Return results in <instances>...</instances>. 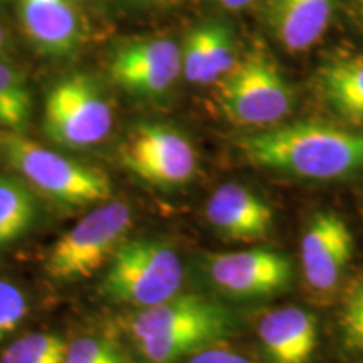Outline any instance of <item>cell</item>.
<instances>
[{
	"label": "cell",
	"mask_w": 363,
	"mask_h": 363,
	"mask_svg": "<svg viewBox=\"0 0 363 363\" xmlns=\"http://www.w3.org/2000/svg\"><path fill=\"white\" fill-rule=\"evenodd\" d=\"M206 216L217 233L244 242L266 238L274 222L269 203L239 184L217 187L208 197Z\"/></svg>",
	"instance_id": "cell-13"
},
{
	"label": "cell",
	"mask_w": 363,
	"mask_h": 363,
	"mask_svg": "<svg viewBox=\"0 0 363 363\" xmlns=\"http://www.w3.org/2000/svg\"><path fill=\"white\" fill-rule=\"evenodd\" d=\"M199 363H251L246 357L227 348H211Z\"/></svg>",
	"instance_id": "cell-25"
},
{
	"label": "cell",
	"mask_w": 363,
	"mask_h": 363,
	"mask_svg": "<svg viewBox=\"0 0 363 363\" xmlns=\"http://www.w3.org/2000/svg\"><path fill=\"white\" fill-rule=\"evenodd\" d=\"M240 150L254 165L301 179L335 180L363 169V133L311 121L244 136Z\"/></svg>",
	"instance_id": "cell-1"
},
{
	"label": "cell",
	"mask_w": 363,
	"mask_h": 363,
	"mask_svg": "<svg viewBox=\"0 0 363 363\" xmlns=\"http://www.w3.org/2000/svg\"><path fill=\"white\" fill-rule=\"evenodd\" d=\"M66 363H130L125 353L110 340L83 337L67 348Z\"/></svg>",
	"instance_id": "cell-21"
},
{
	"label": "cell",
	"mask_w": 363,
	"mask_h": 363,
	"mask_svg": "<svg viewBox=\"0 0 363 363\" xmlns=\"http://www.w3.org/2000/svg\"><path fill=\"white\" fill-rule=\"evenodd\" d=\"M111 128V104L89 76H66L45 96L44 131L61 147H93L103 142Z\"/></svg>",
	"instance_id": "cell-7"
},
{
	"label": "cell",
	"mask_w": 363,
	"mask_h": 363,
	"mask_svg": "<svg viewBox=\"0 0 363 363\" xmlns=\"http://www.w3.org/2000/svg\"><path fill=\"white\" fill-rule=\"evenodd\" d=\"M38 217L39 206L29 185L12 175H0V246L24 238Z\"/></svg>",
	"instance_id": "cell-17"
},
{
	"label": "cell",
	"mask_w": 363,
	"mask_h": 363,
	"mask_svg": "<svg viewBox=\"0 0 363 363\" xmlns=\"http://www.w3.org/2000/svg\"><path fill=\"white\" fill-rule=\"evenodd\" d=\"M254 2L256 0H217V4H220L227 11H240V9H246Z\"/></svg>",
	"instance_id": "cell-26"
},
{
	"label": "cell",
	"mask_w": 363,
	"mask_h": 363,
	"mask_svg": "<svg viewBox=\"0 0 363 363\" xmlns=\"http://www.w3.org/2000/svg\"><path fill=\"white\" fill-rule=\"evenodd\" d=\"M259 338L271 363H308L316 350L318 321L303 308H278L261 318Z\"/></svg>",
	"instance_id": "cell-14"
},
{
	"label": "cell",
	"mask_w": 363,
	"mask_h": 363,
	"mask_svg": "<svg viewBox=\"0 0 363 363\" xmlns=\"http://www.w3.org/2000/svg\"><path fill=\"white\" fill-rule=\"evenodd\" d=\"M0 158L22 180L54 202L89 206L110 201V177L99 169L45 148L22 131L0 130Z\"/></svg>",
	"instance_id": "cell-3"
},
{
	"label": "cell",
	"mask_w": 363,
	"mask_h": 363,
	"mask_svg": "<svg viewBox=\"0 0 363 363\" xmlns=\"http://www.w3.org/2000/svg\"><path fill=\"white\" fill-rule=\"evenodd\" d=\"M125 169L152 185L177 187L192 180L197 157L180 131L160 123L136 125L120 145Z\"/></svg>",
	"instance_id": "cell-8"
},
{
	"label": "cell",
	"mask_w": 363,
	"mask_h": 363,
	"mask_svg": "<svg viewBox=\"0 0 363 363\" xmlns=\"http://www.w3.org/2000/svg\"><path fill=\"white\" fill-rule=\"evenodd\" d=\"M152 2H162V0H152Z\"/></svg>",
	"instance_id": "cell-28"
},
{
	"label": "cell",
	"mask_w": 363,
	"mask_h": 363,
	"mask_svg": "<svg viewBox=\"0 0 363 363\" xmlns=\"http://www.w3.org/2000/svg\"><path fill=\"white\" fill-rule=\"evenodd\" d=\"M184 266L174 247L158 239H126L113 254L101 293L116 305L150 308L179 294Z\"/></svg>",
	"instance_id": "cell-4"
},
{
	"label": "cell",
	"mask_w": 363,
	"mask_h": 363,
	"mask_svg": "<svg viewBox=\"0 0 363 363\" xmlns=\"http://www.w3.org/2000/svg\"><path fill=\"white\" fill-rule=\"evenodd\" d=\"M131 222L133 217L125 202H101L52 244L45 271L59 281L89 278L111 261L126 240Z\"/></svg>",
	"instance_id": "cell-5"
},
{
	"label": "cell",
	"mask_w": 363,
	"mask_h": 363,
	"mask_svg": "<svg viewBox=\"0 0 363 363\" xmlns=\"http://www.w3.org/2000/svg\"><path fill=\"white\" fill-rule=\"evenodd\" d=\"M115 83L135 96H160L182 72V49L174 39L152 38L125 44L110 65Z\"/></svg>",
	"instance_id": "cell-10"
},
{
	"label": "cell",
	"mask_w": 363,
	"mask_h": 363,
	"mask_svg": "<svg viewBox=\"0 0 363 363\" xmlns=\"http://www.w3.org/2000/svg\"><path fill=\"white\" fill-rule=\"evenodd\" d=\"M333 7L335 0H271L272 30L289 52L306 51L326 33Z\"/></svg>",
	"instance_id": "cell-15"
},
{
	"label": "cell",
	"mask_w": 363,
	"mask_h": 363,
	"mask_svg": "<svg viewBox=\"0 0 363 363\" xmlns=\"http://www.w3.org/2000/svg\"><path fill=\"white\" fill-rule=\"evenodd\" d=\"M353 254V234L342 217L320 212L301 239V267L306 284L318 293L337 288Z\"/></svg>",
	"instance_id": "cell-11"
},
{
	"label": "cell",
	"mask_w": 363,
	"mask_h": 363,
	"mask_svg": "<svg viewBox=\"0 0 363 363\" xmlns=\"http://www.w3.org/2000/svg\"><path fill=\"white\" fill-rule=\"evenodd\" d=\"M207 59L202 84L220 81L233 71L235 62V43L230 29L219 22L207 24Z\"/></svg>",
	"instance_id": "cell-20"
},
{
	"label": "cell",
	"mask_w": 363,
	"mask_h": 363,
	"mask_svg": "<svg viewBox=\"0 0 363 363\" xmlns=\"http://www.w3.org/2000/svg\"><path fill=\"white\" fill-rule=\"evenodd\" d=\"M33 113V96L24 74L0 59V126L22 131Z\"/></svg>",
	"instance_id": "cell-18"
},
{
	"label": "cell",
	"mask_w": 363,
	"mask_h": 363,
	"mask_svg": "<svg viewBox=\"0 0 363 363\" xmlns=\"http://www.w3.org/2000/svg\"><path fill=\"white\" fill-rule=\"evenodd\" d=\"M206 272L220 293L259 298L283 291L291 281V264L271 249L217 252L206 259Z\"/></svg>",
	"instance_id": "cell-9"
},
{
	"label": "cell",
	"mask_w": 363,
	"mask_h": 363,
	"mask_svg": "<svg viewBox=\"0 0 363 363\" xmlns=\"http://www.w3.org/2000/svg\"><path fill=\"white\" fill-rule=\"evenodd\" d=\"M27 311L26 294L11 281L0 278V340L19 326Z\"/></svg>",
	"instance_id": "cell-23"
},
{
	"label": "cell",
	"mask_w": 363,
	"mask_h": 363,
	"mask_svg": "<svg viewBox=\"0 0 363 363\" xmlns=\"http://www.w3.org/2000/svg\"><path fill=\"white\" fill-rule=\"evenodd\" d=\"M7 45V35H6V30H4V26L0 24V52L6 49Z\"/></svg>",
	"instance_id": "cell-27"
},
{
	"label": "cell",
	"mask_w": 363,
	"mask_h": 363,
	"mask_svg": "<svg viewBox=\"0 0 363 363\" xmlns=\"http://www.w3.org/2000/svg\"><path fill=\"white\" fill-rule=\"evenodd\" d=\"M345 343L363 350V283L348 296L342 313Z\"/></svg>",
	"instance_id": "cell-24"
},
{
	"label": "cell",
	"mask_w": 363,
	"mask_h": 363,
	"mask_svg": "<svg viewBox=\"0 0 363 363\" xmlns=\"http://www.w3.org/2000/svg\"><path fill=\"white\" fill-rule=\"evenodd\" d=\"M17 11L38 51L65 57L79 48L84 27L72 0H17Z\"/></svg>",
	"instance_id": "cell-12"
},
{
	"label": "cell",
	"mask_w": 363,
	"mask_h": 363,
	"mask_svg": "<svg viewBox=\"0 0 363 363\" xmlns=\"http://www.w3.org/2000/svg\"><path fill=\"white\" fill-rule=\"evenodd\" d=\"M360 6H362V9H363V0H360Z\"/></svg>",
	"instance_id": "cell-29"
},
{
	"label": "cell",
	"mask_w": 363,
	"mask_h": 363,
	"mask_svg": "<svg viewBox=\"0 0 363 363\" xmlns=\"http://www.w3.org/2000/svg\"><path fill=\"white\" fill-rule=\"evenodd\" d=\"M125 328L150 363H175L229 335L234 320L220 303L177 294L130 316Z\"/></svg>",
	"instance_id": "cell-2"
},
{
	"label": "cell",
	"mask_w": 363,
	"mask_h": 363,
	"mask_svg": "<svg viewBox=\"0 0 363 363\" xmlns=\"http://www.w3.org/2000/svg\"><path fill=\"white\" fill-rule=\"evenodd\" d=\"M219 104L233 123L264 126L291 111L293 93L278 65L254 51L220 79Z\"/></svg>",
	"instance_id": "cell-6"
},
{
	"label": "cell",
	"mask_w": 363,
	"mask_h": 363,
	"mask_svg": "<svg viewBox=\"0 0 363 363\" xmlns=\"http://www.w3.org/2000/svg\"><path fill=\"white\" fill-rule=\"evenodd\" d=\"M318 86L338 115L363 123V54L326 62L318 72Z\"/></svg>",
	"instance_id": "cell-16"
},
{
	"label": "cell",
	"mask_w": 363,
	"mask_h": 363,
	"mask_svg": "<svg viewBox=\"0 0 363 363\" xmlns=\"http://www.w3.org/2000/svg\"><path fill=\"white\" fill-rule=\"evenodd\" d=\"M67 348L56 333H29L9 345L0 363H66Z\"/></svg>",
	"instance_id": "cell-19"
},
{
	"label": "cell",
	"mask_w": 363,
	"mask_h": 363,
	"mask_svg": "<svg viewBox=\"0 0 363 363\" xmlns=\"http://www.w3.org/2000/svg\"><path fill=\"white\" fill-rule=\"evenodd\" d=\"M207 24H203L187 35L182 49V74L192 84H202L207 59Z\"/></svg>",
	"instance_id": "cell-22"
}]
</instances>
